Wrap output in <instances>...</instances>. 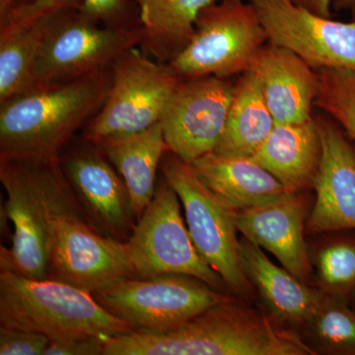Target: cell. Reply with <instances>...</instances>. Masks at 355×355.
Segmentation results:
<instances>
[{"mask_svg":"<svg viewBox=\"0 0 355 355\" xmlns=\"http://www.w3.org/2000/svg\"><path fill=\"white\" fill-rule=\"evenodd\" d=\"M231 296L158 333L110 338L104 355H315L297 331Z\"/></svg>","mask_w":355,"mask_h":355,"instance_id":"obj_1","label":"cell"},{"mask_svg":"<svg viewBox=\"0 0 355 355\" xmlns=\"http://www.w3.org/2000/svg\"><path fill=\"white\" fill-rule=\"evenodd\" d=\"M0 182L6 193L1 207L13 225L10 249L1 245V270L48 279L58 220L86 218L60 157L0 155Z\"/></svg>","mask_w":355,"mask_h":355,"instance_id":"obj_2","label":"cell"},{"mask_svg":"<svg viewBox=\"0 0 355 355\" xmlns=\"http://www.w3.org/2000/svg\"><path fill=\"white\" fill-rule=\"evenodd\" d=\"M111 83L110 67L0 103V155L60 157L99 113Z\"/></svg>","mask_w":355,"mask_h":355,"instance_id":"obj_3","label":"cell"},{"mask_svg":"<svg viewBox=\"0 0 355 355\" xmlns=\"http://www.w3.org/2000/svg\"><path fill=\"white\" fill-rule=\"evenodd\" d=\"M0 326L43 334L51 342L132 331L89 292L9 270L0 272Z\"/></svg>","mask_w":355,"mask_h":355,"instance_id":"obj_4","label":"cell"},{"mask_svg":"<svg viewBox=\"0 0 355 355\" xmlns=\"http://www.w3.org/2000/svg\"><path fill=\"white\" fill-rule=\"evenodd\" d=\"M160 172L183 205L198 253L220 275L232 295L250 302L254 291L240 256L235 210L203 183L190 163L171 151L165 153Z\"/></svg>","mask_w":355,"mask_h":355,"instance_id":"obj_5","label":"cell"},{"mask_svg":"<svg viewBox=\"0 0 355 355\" xmlns=\"http://www.w3.org/2000/svg\"><path fill=\"white\" fill-rule=\"evenodd\" d=\"M182 79L169 65L130 49L112 65L108 97L81 137L99 144L137 135L160 123Z\"/></svg>","mask_w":355,"mask_h":355,"instance_id":"obj_6","label":"cell"},{"mask_svg":"<svg viewBox=\"0 0 355 355\" xmlns=\"http://www.w3.org/2000/svg\"><path fill=\"white\" fill-rule=\"evenodd\" d=\"M67 13L49 18L33 72L31 90L108 69L125 51L139 46L144 40L140 26L100 27L83 13Z\"/></svg>","mask_w":355,"mask_h":355,"instance_id":"obj_7","label":"cell"},{"mask_svg":"<svg viewBox=\"0 0 355 355\" xmlns=\"http://www.w3.org/2000/svg\"><path fill=\"white\" fill-rule=\"evenodd\" d=\"M181 205L176 191L161 175L153 200L125 242L135 277L190 275L226 293L223 279L193 244L182 216Z\"/></svg>","mask_w":355,"mask_h":355,"instance_id":"obj_8","label":"cell"},{"mask_svg":"<svg viewBox=\"0 0 355 355\" xmlns=\"http://www.w3.org/2000/svg\"><path fill=\"white\" fill-rule=\"evenodd\" d=\"M268 37L254 7L221 0L203 9L190 43L169 64L181 79L248 71Z\"/></svg>","mask_w":355,"mask_h":355,"instance_id":"obj_9","label":"cell"},{"mask_svg":"<svg viewBox=\"0 0 355 355\" xmlns=\"http://www.w3.org/2000/svg\"><path fill=\"white\" fill-rule=\"evenodd\" d=\"M135 333L170 330L230 298L202 280L184 275L130 277L93 294Z\"/></svg>","mask_w":355,"mask_h":355,"instance_id":"obj_10","label":"cell"},{"mask_svg":"<svg viewBox=\"0 0 355 355\" xmlns=\"http://www.w3.org/2000/svg\"><path fill=\"white\" fill-rule=\"evenodd\" d=\"M275 46L293 51L313 69L355 71V20L318 15L293 0H249Z\"/></svg>","mask_w":355,"mask_h":355,"instance_id":"obj_11","label":"cell"},{"mask_svg":"<svg viewBox=\"0 0 355 355\" xmlns=\"http://www.w3.org/2000/svg\"><path fill=\"white\" fill-rule=\"evenodd\" d=\"M60 162L89 223L103 235L127 242L137 222L132 198L100 146L74 137Z\"/></svg>","mask_w":355,"mask_h":355,"instance_id":"obj_12","label":"cell"},{"mask_svg":"<svg viewBox=\"0 0 355 355\" xmlns=\"http://www.w3.org/2000/svg\"><path fill=\"white\" fill-rule=\"evenodd\" d=\"M135 277L127 243L98 232L84 217L60 219L53 232L48 279L89 293Z\"/></svg>","mask_w":355,"mask_h":355,"instance_id":"obj_13","label":"cell"},{"mask_svg":"<svg viewBox=\"0 0 355 355\" xmlns=\"http://www.w3.org/2000/svg\"><path fill=\"white\" fill-rule=\"evenodd\" d=\"M234 87L223 77L182 79L160 121L169 151L190 164L214 151L225 128Z\"/></svg>","mask_w":355,"mask_h":355,"instance_id":"obj_14","label":"cell"},{"mask_svg":"<svg viewBox=\"0 0 355 355\" xmlns=\"http://www.w3.org/2000/svg\"><path fill=\"white\" fill-rule=\"evenodd\" d=\"M322 156L306 221L309 233L355 231V149L335 123L317 120Z\"/></svg>","mask_w":355,"mask_h":355,"instance_id":"obj_15","label":"cell"},{"mask_svg":"<svg viewBox=\"0 0 355 355\" xmlns=\"http://www.w3.org/2000/svg\"><path fill=\"white\" fill-rule=\"evenodd\" d=\"M307 207L299 193L272 205L235 211L238 232L270 252L294 277L307 282L313 272L305 241Z\"/></svg>","mask_w":355,"mask_h":355,"instance_id":"obj_16","label":"cell"},{"mask_svg":"<svg viewBox=\"0 0 355 355\" xmlns=\"http://www.w3.org/2000/svg\"><path fill=\"white\" fill-rule=\"evenodd\" d=\"M248 71L258 78L275 125L312 118L318 74L293 51L270 43L263 44Z\"/></svg>","mask_w":355,"mask_h":355,"instance_id":"obj_17","label":"cell"},{"mask_svg":"<svg viewBox=\"0 0 355 355\" xmlns=\"http://www.w3.org/2000/svg\"><path fill=\"white\" fill-rule=\"evenodd\" d=\"M239 250L248 279L263 299L268 315L286 328L302 330L321 305L324 292L273 263L261 247L246 238L240 240Z\"/></svg>","mask_w":355,"mask_h":355,"instance_id":"obj_18","label":"cell"},{"mask_svg":"<svg viewBox=\"0 0 355 355\" xmlns=\"http://www.w3.org/2000/svg\"><path fill=\"white\" fill-rule=\"evenodd\" d=\"M191 165L203 183L235 211L272 205L292 193L253 157L212 151Z\"/></svg>","mask_w":355,"mask_h":355,"instance_id":"obj_19","label":"cell"},{"mask_svg":"<svg viewBox=\"0 0 355 355\" xmlns=\"http://www.w3.org/2000/svg\"><path fill=\"white\" fill-rule=\"evenodd\" d=\"M322 156L317 120L275 125L253 158L292 193L313 188Z\"/></svg>","mask_w":355,"mask_h":355,"instance_id":"obj_20","label":"cell"},{"mask_svg":"<svg viewBox=\"0 0 355 355\" xmlns=\"http://www.w3.org/2000/svg\"><path fill=\"white\" fill-rule=\"evenodd\" d=\"M123 178L137 220L150 203L157 186V172L169 150L160 123L137 135L98 144Z\"/></svg>","mask_w":355,"mask_h":355,"instance_id":"obj_21","label":"cell"},{"mask_svg":"<svg viewBox=\"0 0 355 355\" xmlns=\"http://www.w3.org/2000/svg\"><path fill=\"white\" fill-rule=\"evenodd\" d=\"M216 0H135L141 46L154 60L169 64L190 43L198 15Z\"/></svg>","mask_w":355,"mask_h":355,"instance_id":"obj_22","label":"cell"},{"mask_svg":"<svg viewBox=\"0 0 355 355\" xmlns=\"http://www.w3.org/2000/svg\"><path fill=\"white\" fill-rule=\"evenodd\" d=\"M275 125L258 78L244 72L235 84L225 128L214 153L253 157Z\"/></svg>","mask_w":355,"mask_h":355,"instance_id":"obj_23","label":"cell"},{"mask_svg":"<svg viewBox=\"0 0 355 355\" xmlns=\"http://www.w3.org/2000/svg\"><path fill=\"white\" fill-rule=\"evenodd\" d=\"M49 18L29 24L0 26V103L31 90Z\"/></svg>","mask_w":355,"mask_h":355,"instance_id":"obj_24","label":"cell"},{"mask_svg":"<svg viewBox=\"0 0 355 355\" xmlns=\"http://www.w3.org/2000/svg\"><path fill=\"white\" fill-rule=\"evenodd\" d=\"M302 336L315 354L355 355V309L349 299L324 293Z\"/></svg>","mask_w":355,"mask_h":355,"instance_id":"obj_25","label":"cell"},{"mask_svg":"<svg viewBox=\"0 0 355 355\" xmlns=\"http://www.w3.org/2000/svg\"><path fill=\"white\" fill-rule=\"evenodd\" d=\"M318 287L324 293L349 299L355 292V235L338 234L327 238L318 247L314 258Z\"/></svg>","mask_w":355,"mask_h":355,"instance_id":"obj_26","label":"cell"},{"mask_svg":"<svg viewBox=\"0 0 355 355\" xmlns=\"http://www.w3.org/2000/svg\"><path fill=\"white\" fill-rule=\"evenodd\" d=\"M315 105L330 114L355 141L354 70L320 69Z\"/></svg>","mask_w":355,"mask_h":355,"instance_id":"obj_27","label":"cell"},{"mask_svg":"<svg viewBox=\"0 0 355 355\" xmlns=\"http://www.w3.org/2000/svg\"><path fill=\"white\" fill-rule=\"evenodd\" d=\"M50 343L43 334L0 326V355H44Z\"/></svg>","mask_w":355,"mask_h":355,"instance_id":"obj_28","label":"cell"},{"mask_svg":"<svg viewBox=\"0 0 355 355\" xmlns=\"http://www.w3.org/2000/svg\"><path fill=\"white\" fill-rule=\"evenodd\" d=\"M79 0H32L29 3L17 7L0 21V26L23 25L51 17L55 14L71 10L78 6Z\"/></svg>","mask_w":355,"mask_h":355,"instance_id":"obj_29","label":"cell"},{"mask_svg":"<svg viewBox=\"0 0 355 355\" xmlns=\"http://www.w3.org/2000/svg\"><path fill=\"white\" fill-rule=\"evenodd\" d=\"M107 340L103 336H88L51 342L44 355H104Z\"/></svg>","mask_w":355,"mask_h":355,"instance_id":"obj_30","label":"cell"},{"mask_svg":"<svg viewBox=\"0 0 355 355\" xmlns=\"http://www.w3.org/2000/svg\"><path fill=\"white\" fill-rule=\"evenodd\" d=\"M125 7V0H83L80 11L89 19L111 22L118 19Z\"/></svg>","mask_w":355,"mask_h":355,"instance_id":"obj_31","label":"cell"},{"mask_svg":"<svg viewBox=\"0 0 355 355\" xmlns=\"http://www.w3.org/2000/svg\"><path fill=\"white\" fill-rule=\"evenodd\" d=\"M299 6L324 17H331V7L334 0H293Z\"/></svg>","mask_w":355,"mask_h":355,"instance_id":"obj_32","label":"cell"},{"mask_svg":"<svg viewBox=\"0 0 355 355\" xmlns=\"http://www.w3.org/2000/svg\"><path fill=\"white\" fill-rule=\"evenodd\" d=\"M30 1L32 0H0V21L6 19L14 9L29 3Z\"/></svg>","mask_w":355,"mask_h":355,"instance_id":"obj_33","label":"cell"},{"mask_svg":"<svg viewBox=\"0 0 355 355\" xmlns=\"http://www.w3.org/2000/svg\"><path fill=\"white\" fill-rule=\"evenodd\" d=\"M343 6L347 7L352 10V17L355 20V0H340Z\"/></svg>","mask_w":355,"mask_h":355,"instance_id":"obj_34","label":"cell"},{"mask_svg":"<svg viewBox=\"0 0 355 355\" xmlns=\"http://www.w3.org/2000/svg\"><path fill=\"white\" fill-rule=\"evenodd\" d=\"M350 304L354 305V308L355 309V292L352 294V297H350Z\"/></svg>","mask_w":355,"mask_h":355,"instance_id":"obj_35","label":"cell"}]
</instances>
